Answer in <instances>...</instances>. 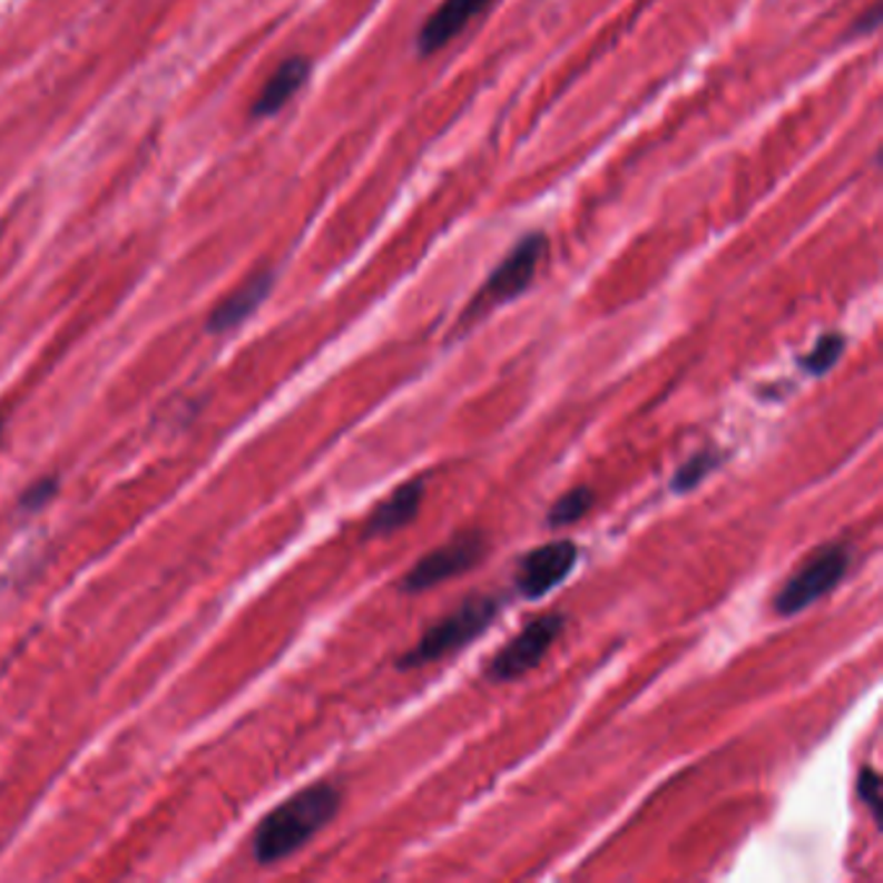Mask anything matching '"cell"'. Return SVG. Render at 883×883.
<instances>
[{
	"instance_id": "6da1fadb",
	"label": "cell",
	"mask_w": 883,
	"mask_h": 883,
	"mask_svg": "<svg viewBox=\"0 0 883 883\" xmlns=\"http://www.w3.org/2000/svg\"><path fill=\"white\" fill-rule=\"evenodd\" d=\"M342 795L332 783H314L262 818L252 837L257 863L273 865L306 845L337 816Z\"/></svg>"
},
{
	"instance_id": "7a4b0ae2",
	"label": "cell",
	"mask_w": 883,
	"mask_h": 883,
	"mask_svg": "<svg viewBox=\"0 0 883 883\" xmlns=\"http://www.w3.org/2000/svg\"><path fill=\"white\" fill-rule=\"evenodd\" d=\"M503 609V599L492 593H480L472 599L461 601L457 609L441 617L433 627H428L423 638L415 642V648L404 650L396 666L402 671L408 668H420L428 664L441 661V658L457 654L469 642H474L488 627L496 622V617Z\"/></svg>"
},
{
	"instance_id": "3957f363",
	"label": "cell",
	"mask_w": 883,
	"mask_h": 883,
	"mask_svg": "<svg viewBox=\"0 0 883 883\" xmlns=\"http://www.w3.org/2000/svg\"><path fill=\"white\" fill-rule=\"evenodd\" d=\"M544 252H547L544 234L523 236L521 242L513 246V252L492 269V275L482 283V288L474 293V298L469 301V306L464 308V314H461L459 320V327H472L474 322L484 320V316L496 312L498 306L519 298L521 293L534 283L537 269L544 259Z\"/></svg>"
},
{
	"instance_id": "277c9868",
	"label": "cell",
	"mask_w": 883,
	"mask_h": 883,
	"mask_svg": "<svg viewBox=\"0 0 883 883\" xmlns=\"http://www.w3.org/2000/svg\"><path fill=\"white\" fill-rule=\"evenodd\" d=\"M850 562H853V550L842 542H832L818 547L811 552L806 562L785 580L775 596V611L779 617H793L798 611L808 609L822 596H826L840 586V580L847 576Z\"/></svg>"
},
{
	"instance_id": "5b68a950",
	"label": "cell",
	"mask_w": 883,
	"mask_h": 883,
	"mask_svg": "<svg viewBox=\"0 0 883 883\" xmlns=\"http://www.w3.org/2000/svg\"><path fill=\"white\" fill-rule=\"evenodd\" d=\"M488 555V539L480 531H461L441 547H435L428 555L412 565L400 580L402 593H423L428 588L441 586L443 580H451L461 572L472 570L482 557Z\"/></svg>"
},
{
	"instance_id": "8992f818",
	"label": "cell",
	"mask_w": 883,
	"mask_h": 883,
	"mask_svg": "<svg viewBox=\"0 0 883 883\" xmlns=\"http://www.w3.org/2000/svg\"><path fill=\"white\" fill-rule=\"evenodd\" d=\"M562 630H565L562 615H542L531 619L513 640H508L506 646L498 650L496 658H492L488 666V676L492 681L521 679L523 674L544 661L547 650L555 646Z\"/></svg>"
},
{
	"instance_id": "52a82bcc",
	"label": "cell",
	"mask_w": 883,
	"mask_h": 883,
	"mask_svg": "<svg viewBox=\"0 0 883 883\" xmlns=\"http://www.w3.org/2000/svg\"><path fill=\"white\" fill-rule=\"evenodd\" d=\"M578 562V547L570 539H555V542L539 544L523 555L516 570V588L527 599H542L552 588L570 576Z\"/></svg>"
},
{
	"instance_id": "ba28073f",
	"label": "cell",
	"mask_w": 883,
	"mask_h": 883,
	"mask_svg": "<svg viewBox=\"0 0 883 883\" xmlns=\"http://www.w3.org/2000/svg\"><path fill=\"white\" fill-rule=\"evenodd\" d=\"M490 0H443L435 11L428 16L423 29L418 35V50L423 55H433L443 50L451 39H457L467 29L469 21H474Z\"/></svg>"
},
{
	"instance_id": "9c48e42d",
	"label": "cell",
	"mask_w": 883,
	"mask_h": 883,
	"mask_svg": "<svg viewBox=\"0 0 883 883\" xmlns=\"http://www.w3.org/2000/svg\"><path fill=\"white\" fill-rule=\"evenodd\" d=\"M423 498H425L423 477L400 484L384 503L373 508L371 519L365 521V537H386L400 531L402 527H408L410 521H415L420 506H423Z\"/></svg>"
},
{
	"instance_id": "30bf717a",
	"label": "cell",
	"mask_w": 883,
	"mask_h": 883,
	"mask_svg": "<svg viewBox=\"0 0 883 883\" xmlns=\"http://www.w3.org/2000/svg\"><path fill=\"white\" fill-rule=\"evenodd\" d=\"M273 281L275 275L273 273H257L252 275L249 281H246L242 288H236L230 296H226L220 301V304L213 308L210 320H208V330L210 332H228L242 324L246 316H252L257 312L262 301L269 296V291H273Z\"/></svg>"
},
{
	"instance_id": "8fae6325",
	"label": "cell",
	"mask_w": 883,
	"mask_h": 883,
	"mask_svg": "<svg viewBox=\"0 0 883 883\" xmlns=\"http://www.w3.org/2000/svg\"><path fill=\"white\" fill-rule=\"evenodd\" d=\"M312 73V62L306 58H288L281 68L275 70L273 78L265 84V89L254 101L252 115L254 117H273L281 111L288 101L301 91V86L308 81Z\"/></svg>"
},
{
	"instance_id": "7c38bea8",
	"label": "cell",
	"mask_w": 883,
	"mask_h": 883,
	"mask_svg": "<svg viewBox=\"0 0 883 883\" xmlns=\"http://www.w3.org/2000/svg\"><path fill=\"white\" fill-rule=\"evenodd\" d=\"M591 506H593V490L586 488V484H580V488L568 490L560 500H557V503L550 508L547 523H550L552 529L570 527V523L583 519Z\"/></svg>"
},
{
	"instance_id": "4fadbf2b",
	"label": "cell",
	"mask_w": 883,
	"mask_h": 883,
	"mask_svg": "<svg viewBox=\"0 0 883 883\" xmlns=\"http://www.w3.org/2000/svg\"><path fill=\"white\" fill-rule=\"evenodd\" d=\"M842 350H845V334L840 332L824 334V337H818L814 350L801 357V369L811 373V376H824V373L840 361Z\"/></svg>"
},
{
	"instance_id": "5bb4252c",
	"label": "cell",
	"mask_w": 883,
	"mask_h": 883,
	"mask_svg": "<svg viewBox=\"0 0 883 883\" xmlns=\"http://www.w3.org/2000/svg\"><path fill=\"white\" fill-rule=\"evenodd\" d=\"M718 464H720V453H715V451H699V453H695V457H691V459L684 461V464H681L679 469H676V477H674L671 488H674L676 492H687V490H691V488H697V484L703 482L707 474L718 469Z\"/></svg>"
},
{
	"instance_id": "9a60e30c",
	"label": "cell",
	"mask_w": 883,
	"mask_h": 883,
	"mask_svg": "<svg viewBox=\"0 0 883 883\" xmlns=\"http://www.w3.org/2000/svg\"><path fill=\"white\" fill-rule=\"evenodd\" d=\"M55 492H58V477H42V480L29 484V488L21 492L19 508L29 513L42 511V508L55 498Z\"/></svg>"
},
{
	"instance_id": "2e32d148",
	"label": "cell",
	"mask_w": 883,
	"mask_h": 883,
	"mask_svg": "<svg viewBox=\"0 0 883 883\" xmlns=\"http://www.w3.org/2000/svg\"><path fill=\"white\" fill-rule=\"evenodd\" d=\"M861 798L869 803L873 816L881 818V777L876 769L863 767L861 773Z\"/></svg>"
},
{
	"instance_id": "e0dca14e",
	"label": "cell",
	"mask_w": 883,
	"mask_h": 883,
	"mask_svg": "<svg viewBox=\"0 0 883 883\" xmlns=\"http://www.w3.org/2000/svg\"><path fill=\"white\" fill-rule=\"evenodd\" d=\"M0 435H3V415H0Z\"/></svg>"
}]
</instances>
